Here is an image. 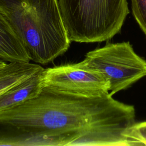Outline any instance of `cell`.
I'll use <instances>...</instances> for the list:
<instances>
[{"mask_svg": "<svg viewBox=\"0 0 146 146\" xmlns=\"http://www.w3.org/2000/svg\"><path fill=\"white\" fill-rule=\"evenodd\" d=\"M133 106L112 98L67 94L43 87L35 98L0 112V121L26 131L44 133L81 132L68 146H132L136 123Z\"/></svg>", "mask_w": 146, "mask_h": 146, "instance_id": "1", "label": "cell"}, {"mask_svg": "<svg viewBox=\"0 0 146 146\" xmlns=\"http://www.w3.org/2000/svg\"><path fill=\"white\" fill-rule=\"evenodd\" d=\"M7 18L31 60L46 64L68 50L70 40L58 0H0Z\"/></svg>", "mask_w": 146, "mask_h": 146, "instance_id": "2", "label": "cell"}, {"mask_svg": "<svg viewBox=\"0 0 146 146\" xmlns=\"http://www.w3.org/2000/svg\"><path fill=\"white\" fill-rule=\"evenodd\" d=\"M70 40L102 42L119 33L129 13L127 0H58Z\"/></svg>", "mask_w": 146, "mask_h": 146, "instance_id": "3", "label": "cell"}, {"mask_svg": "<svg viewBox=\"0 0 146 146\" xmlns=\"http://www.w3.org/2000/svg\"><path fill=\"white\" fill-rule=\"evenodd\" d=\"M81 62L106 77L111 95L146 76V60L135 52L128 41L107 43L88 52Z\"/></svg>", "mask_w": 146, "mask_h": 146, "instance_id": "4", "label": "cell"}, {"mask_svg": "<svg viewBox=\"0 0 146 146\" xmlns=\"http://www.w3.org/2000/svg\"><path fill=\"white\" fill-rule=\"evenodd\" d=\"M43 86L59 92L83 96L110 93V84L106 77L81 62L44 69Z\"/></svg>", "mask_w": 146, "mask_h": 146, "instance_id": "5", "label": "cell"}, {"mask_svg": "<svg viewBox=\"0 0 146 146\" xmlns=\"http://www.w3.org/2000/svg\"><path fill=\"white\" fill-rule=\"evenodd\" d=\"M62 141L60 134L28 131L0 121V145H60Z\"/></svg>", "mask_w": 146, "mask_h": 146, "instance_id": "6", "label": "cell"}, {"mask_svg": "<svg viewBox=\"0 0 146 146\" xmlns=\"http://www.w3.org/2000/svg\"><path fill=\"white\" fill-rule=\"evenodd\" d=\"M35 72L0 95V112L17 106L36 97L43 88V72Z\"/></svg>", "mask_w": 146, "mask_h": 146, "instance_id": "7", "label": "cell"}, {"mask_svg": "<svg viewBox=\"0 0 146 146\" xmlns=\"http://www.w3.org/2000/svg\"><path fill=\"white\" fill-rule=\"evenodd\" d=\"M0 59L6 62H30V56L11 25L0 11Z\"/></svg>", "mask_w": 146, "mask_h": 146, "instance_id": "8", "label": "cell"}, {"mask_svg": "<svg viewBox=\"0 0 146 146\" xmlns=\"http://www.w3.org/2000/svg\"><path fill=\"white\" fill-rule=\"evenodd\" d=\"M43 68L40 65L30 62L7 63L0 67V95Z\"/></svg>", "mask_w": 146, "mask_h": 146, "instance_id": "9", "label": "cell"}, {"mask_svg": "<svg viewBox=\"0 0 146 146\" xmlns=\"http://www.w3.org/2000/svg\"><path fill=\"white\" fill-rule=\"evenodd\" d=\"M134 18L146 36V0H131Z\"/></svg>", "mask_w": 146, "mask_h": 146, "instance_id": "10", "label": "cell"}, {"mask_svg": "<svg viewBox=\"0 0 146 146\" xmlns=\"http://www.w3.org/2000/svg\"><path fill=\"white\" fill-rule=\"evenodd\" d=\"M135 145H146V121L136 123L129 133Z\"/></svg>", "mask_w": 146, "mask_h": 146, "instance_id": "11", "label": "cell"}, {"mask_svg": "<svg viewBox=\"0 0 146 146\" xmlns=\"http://www.w3.org/2000/svg\"><path fill=\"white\" fill-rule=\"evenodd\" d=\"M6 63H7V62H6L5 61H4V60H3L0 59V67L5 66Z\"/></svg>", "mask_w": 146, "mask_h": 146, "instance_id": "12", "label": "cell"}]
</instances>
